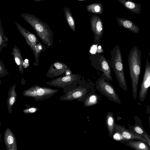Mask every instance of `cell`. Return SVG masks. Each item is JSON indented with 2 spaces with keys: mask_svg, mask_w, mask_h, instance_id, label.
<instances>
[{
  "mask_svg": "<svg viewBox=\"0 0 150 150\" xmlns=\"http://www.w3.org/2000/svg\"><path fill=\"white\" fill-rule=\"evenodd\" d=\"M74 97L78 98L80 97L82 95V93L79 91H77L74 93L72 95Z\"/></svg>",
  "mask_w": 150,
  "mask_h": 150,
  "instance_id": "cell-26",
  "label": "cell"
},
{
  "mask_svg": "<svg viewBox=\"0 0 150 150\" xmlns=\"http://www.w3.org/2000/svg\"><path fill=\"white\" fill-rule=\"evenodd\" d=\"M29 66L28 60V59H25L23 60V67L26 68Z\"/></svg>",
  "mask_w": 150,
  "mask_h": 150,
  "instance_id": "cell-27",
  "label": "cell"
},
{
  "mask_svg": "<svg viewBox=\"0 0 150 150\" xmlns=\"http://www.w3.org/2000/svg\"><path fill=\"white\" fill-rule=\"evenodd\" d=\"M91 65L96 70L102 71L105 79L112 81L111 67L103 55L99 53H89Z\"/></svg>",
  "mask_w": 150,
  "mask_h": 150,
  "instance_id": "cell-4",
  "label": "cell"
},
{
  "mask_svg": "<svg viewBox=\"0 0 150 150\" xmlns=\"http://www.w3.org/2000/svg\"><path fill=\"white\" fill-rule=\"evenodd\" d=\"M117 1L133 13L139 14L141 13L142 5L140 4L135 3L129 0H117Z\"/></svg>",
  "mask_w": 150,
  "mask_h": 150,
  "instance_id": "cell-14",
  "label": "cell"
},
{
  "mask_svg": "<svg viewBox=\"0 0 150 150\" xmlns=\"http://www.w3.org/2000/svg\"><path fill=\"white\" fill-rule=\"evenodd\" d=\"M45 90L42 88L38 89L36 91V94L38 96H41L43 95L45 93ZM35 93L32 96H33Z\"/></svg>",
  "mask_w": 150,
  "mask_h": 150,
  "instance_id": "cell-24",
  "label": "cell"
},
{
  "mask_svg": "<svg viewBox=\"0 0 150 150\" xmlns=\"http://www.w3.org/2000/svg\"><path fill=\"white\" fill-rule=\"evenodd\" d=\"M111 58L107 61L115 73L120 86L124 91L127 90L122 63V54L120 47L116 45L110 51Z\"/></svg>",
  "mask_w": 150,
  "mask_h": 150,
  "instance_id": "cell-3",
  "label": "cell"
},
{
  "mask_svg": "<svg viewBox=\"0 0 150 150\" xmlns=\"http://www.w3.org/2000/svg\"><path fill=\"white\" fill-rule=\"evenodd\" d=\"M0 150H1V149L0 146Z\"/></svg>",
  "mask_w": 150,
  "mask_h": 150,
  "instance_id": "cell-30",
  "label": "cell"
},
{
  "mask_svg": "<svg viewBox=\"0 0 150 150\" xmlns=\"http://www.w3.org/2000/svg\"><path fill=\"white\" fill-rule=\"evenodd\" d=\"M62 80L65 82L71 80V77L69 76H66L63 77Z\"/></svg>",
  "mask_w": 150,
  "mask_h": 150,
  "instance_id": "cell-28",
  "label": "cell"
},
{
  "mask_svg": "<svg viewBox=\"0 0 150 150\" xmlns=\"http://www.w3.org/2000/svg\"><path fill=\"white\" fill-rule=\"evenodd\" d=\"M36 110L35 108H32L28 109H25L23 111L25 113H33L35 112Z\"/></svg>",
  "mask_w": 150,
  "mask_h": 150,
  "instance_id": "cell-25",
  "label": "cell"
},
{
  "mask_svg": "<svg viewBox=\"0 0 150 150\" xmlns=\"http://www.w3.org/2000/svg\"><path fill=\"white\" fill-rule=\"evenodd\" d=\"M134 118L135 124L133 125H129V130L139 136L144 137L148 143L150 147V136L144 130L142 125L141 120L137 116H135Z\"/></svg>",
  "mask_w": 150,
  "mask_h": 150,
  "instance_id": "cell-9",
  "label": "cell"
},
{
  "mask_svg": "<svg viewBox=\"0 0 150 150\" xmlns=\"http://www.w3.org/2000/svg\"><path fill=\"white\" fill-rule=\"evenodd\" d=\"M113 115V113L108 111L106 116L105 122L108 134L111 137L115 131V119Z\"/></svg>",
  "mask_w": 150,
  "mask_h": 150,
  "instance_id": "cell-17",
  "label": "cell"
},
{
  "mask_svg": "<svg viewBox=\"0 0 150 150\" xmlns=\"http://www.w3.org/2000/svg\"><path fill=\"white\" fill-rule=\"evenodd\" d=\"M11 54L13 55L15 63L18 67L19 71L23 74V64L24 60L20 50L16 45H15L13 48Z\"/></svg>",
  "mask_w": 150,
  "mask_h": 150,
  "instance_id": "cell-16",
  "label": "cell"
},
{
  "mask_svg": "<svg viewBox=\"0 0 150 150\" xmlns=\"http://www.w3.org/2000/svg\"><path fill=\"white\" fill-rule=\"evenodd\" d=\"M123 144L135 150H150V147L146 143L140 140H125Z\"/></svg>",
  "mask_w": 150,
  "mask_h": 150,
  "instance_id": "cell-13",
  "label": "cell"
},
{
  "mask_svg": "<svg viewBox=\"0 0 150 150\" xmlns=\"http://www.w3.org/2000/svg\"><path fill=\"white\" fill-rule=\"evenodd\" d=\"M15 24L18 31L25 39L27 44L33 51L35 46L41 42L35 35L24 28L19 23L16 22Z\"/></svg>",
  "mask_w": 150,
  "mask_h": 150,
  "instance_id": "cell-8",
  "label": "cell"
},
{
  "mask_svg": "<svg viewBox=\"0 0 150 150\" xmlns=\"http://www.w3.org/2000/svg\"><path fill=\"white\" fill-rule=\"evenodd\" d=\"M115 129L121 133L122 137L126 140H137L142 141L148 146L146 140L143 137L135 134L125 128V126H121L115 123Z\"/></svg>",
  "mask_w": 150,
  "mask_h": 150,
  "instance_id": "cell-10",
  "label": "cell"
},
{
  "mask_svg": "<svg viewBox=\"0 0 150 150\" xmlns=\"http://www.w3.org/2000/svg\"><path fill=\"white\" fill-rule=\"evenodd\" d=\"M16 84L12 86L8 92L7 100V109L8 112L11 114L12 112V106L17 99V94L15 91Z\"/></svg>",
  "mask_w": 150,
  "mask_h": 150,
  "instance_id": "cell-15",
  "label": "cell"
},
{
  "mask_svg": "<svg viewBox=\"0 0 150 150\" xmlns=\"http://www.w3.org/2000/svg\"><path fill=\"white\" fill-rule=\"evenodd\" d=\"M116 19L119 26L126 28L133 33L139 32V28L131 21L121 18H117Z\"/></svg>",
  "mask_w": 150,
  "mask_h": 150,
  "instance_id": "cell-12",
  "label": "cell"
},
{
  "mask_svg": "<svg viewBox=\"0 0 150 150\" xmlns=\"http://www.w3.org/2000/svg\"><path fill=\"white\" fill-rule=\"evenodd\" d=\"M150 86V63L149 58L146 60L145 68L143 79L140 85V89L138 98L141 102H143L146 98Z\"/></svg>",
  "mask_w": 150,
  "mask_h": 150,
  "instance_id": "cell-7",
  "label": "cell"
},
{
  "mask_svg": "<svg viewBox=\"0 0 150 150\" xmlns=\"http://www.w3.org/2000/svg\"><path fill=\"white\" fill-rule=\"evenodd\" d=\"M8 39L5 34L2 25L1 19L0 18V53L4 47H6L8 45Z\"/></svg>",
  "mask_w": 150,
  "mask_h": 150,
  "instance_id": "cell-20",
  "label": "cell"
},
{
  "mask_svg": "<svg viewBox=\"0 0 150 150\" xmlns=\"http://www.w3.org/2000/svg\"><path fill=\"white\" fill-rule=\"evenodd\" d=\"M90 23L91 30L94 34V44L101 45V39L104 31L102 20L99 16L94 15L90 18Z\"/></svg>",
  "mask_w": 150,
  "mask_h": 150,
  "instance_id": "cell-6",
  "label": "cell"
},
{
  "mask_svg": "<svg viewBox=\"0 0 150 150\" xmlns=\"http://www.w3.org/2000/svg\"><path fill=\"white\" fill-rule=\"evenodd\" d=\"M21 17L35 30L37 35L47 47L53 44V33L49 25L37 16L28 13H22Z\"/></svg>",
  "mask_w": 150,
  "mask_h": 150,
  "instance_id": "cell-1",
  "label": "cell"
},
{
  "mask_svg": "<svg viewBox=\"0 0 150 150\" xmlns=\"http://www.w3.org/2000/svg\"><path fill=\"white\" fill-rule=\"evenodd\" d=\"M141 52L136 46L130 50L128 56L129 75L131 81L133 97L137 99V90L141 71Z\"/></svg>",
  "mask_w": 150,
  "mask_h": 150,
  "instance_id": "cell-2",
  "label": "cell"
},
{
  "mask_svg": "<svg viewBox=\"0 0 150 150\" xmlns=\"http://www.w3.org/2000/svg\"><path fill=\"white\" fill-rule=\"evenodd\" d=\"M1 125V122L0 121V129ZM1 134L0 133V137H1Z\"/></svg>",
  "mask_w": 150,
  "mask_h": 150,
  "instance_id": "cell-29",
  "label": "cell"
},
{
  "mask_svg": "<svg viewBox=\"0 0 150 150\" xmlns=\"http://www.w3.org/2000/svg\"><path fill=\"white\" fill-rule=\"evenodd\" d=\"M112 138L115 140L122 144L126 140L123 138L121 133L115 129Z\"/></svg>",
  "mask_w": 150,
  "mask_h": 150,
  "instance_id": "cell-22",
  "label": "cell"
},
{
  "mask_svg": "<svg viewBox=\"0 0 150 150\" xmlns=\"http://www.w3.org/2000/svg\"><path fill=\"white\" fill-rule=\"evenodd\" d=\"M88 11L95 14H102L103 13V7L102 4L99 3H96L86 6Z\"/></svg>",
  "mask_w": 150,
  "mask_h": 150,
  "instance_id": "cell-19",
  "label": "cell"
},
{
  "mask_svg": "<svg viewBox=\"0 0 150 150\" xmlns=\"http://www.w3.org/2000/svg\"><path fill=\"white\" fill-rule=\"evenodd\" d=\"M8 72L1 59L0 60V77L8 74Z\"/></svg>",
  "mask_w": 150,
  "mask_h": 150,
  "instance_id": "cell-23",
  "label": "cell"
},
{
  "mask_svg": "<svg viewBox=\"0 0 150 150\" xmlns=\"http://www.w3.org/2000/svg\"><path fill=\"white\" fill-rule=\"evenodd\" d=\"M65 16L67 22L71 28L74 32L76 31L75 23L74 19L70 9L68 7L64 8Z\"/></svg>",
  "mask_w": 150,
  "mask_h": 150,
  "instance_id": "cell-18",
  "label": "cell"
},
{
  "mask_svg": "<svg viewBox=\"0 0 150 150\" xmlns=\"http://www.w3.org/2000/svg\"><path fill=\"white\" fill-rule=\"evenodd\" d=\"M3 139L6 150H18L16 137L8 127H7L4 132Z\"/></svg>",
  "mask_w": 150,
  "mask_h": 150,
  "instance_id": "cell-11",
  "label": "cell"
},
{
  "mask_svg": "<svg viewBox=\"0 0 150 150\" xmlns=\"http://www.w3.org/2000/svg\"><path fill=\"white\" fill-rule=\"evenodd\" d=\"M94 90H93L92 93L86 100V103L87 106H91L96 105L101 100L100 96L97 94Z\"/></svg>",
  "mask_w": 150,
  "mask_h": 150,
  "instance_id": "cell-21",
  "label": "cell"
},
{
  "mask_svg": "<svg viewBox=\"0 0 150 150\" xmlns=\"http://www.w3.org/2000/svg\"><path fill=\"white\" fill-rule=\"evenodd\" d=\"M95 83L96 89L109 100L121 104V101L113 86L109 81L105 79L102 74L101 76L96 81Z\"/></svg>",
  "mask_w": 150,
  "mask_h": 150,
  "instance_id": "cell-5",
  "label": "cell"
}]
</instances>
